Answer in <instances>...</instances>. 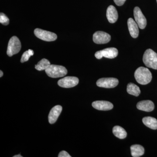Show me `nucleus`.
<instances>
[{
  "instance_id": "1",
  "label": "nucleus",
  "mask_w": 157,
  "mask_h": 157,
  "mask_svg": "<svg viewBox=\"0 0 157 157\" xmlns=\"http://www.w3.org/2000/svg\"><path fill=\"white\" fill-rule=\"evenodd\" d=\"M135 77L139 84L146 85L151 81L152 74L147 68L140 67L135 71Z\"/></svg>"
},
{
  "instance_id": "2",
  "label": "nucleus",
  "mask_w": 157,
  "mask_h": 157,
  "mask_svg": "<svg viewBox=\"0 0 157 157\" xmlns=\"http://www.w3.org/2000/svg\"><path fill=\"white\" fill-rule=\"evenodd\" d=\"M45 71L48 76L53 78L63 77L67 73V69L59 65H50Z\"/></svg>"
},
{
  "instance_id": "3",
  "label": "nucleus",
  "mask_w": 157,
  "mask_h": 157,
  "mask_svg": "<svg viewBox=\"0 0 157 157\" xmlns=\"http://www.w3.org/2000/svg\"><path fill=\"white\" fill-rule=\"evenodd\" d=\"M144 63L147 67L157 70V53L151 49L145 51L143 55Z\"/></svg>"
},
{
  "instance_id": "4",
  "label": "nucleus",
  "mask_w": 157,
  "mask_h": 157,
  "mask_svg": "<svg viewBox=\"0 0 157 157\" xmlns=\"http://www.w3.org/2000/svg\"><path fill=\"white\" fill-rule=\"evenodd\" d=\"M21 48V43L17 37L14 36L11 37L8 44L7 54L11 57L19 52Z\"/></svg>"
},
{
  "instance_id": "5",
  "label": "nucleus",
  "mask_w": 157,
  "mask_h": 157,
  "mask_svg": "<svg viewBox=\"0 0 157 157\" xmlns=\"http://www.w3.org/2000/svg\"><path fill=\"white\" fill-rule=\"evenodd\" d=\"M34 34L37 38L47 42L55 41L57 38V36L54 33L44 30L42 29H35Z\"/></svg>"
},
{
  "instance_id": "6",
  "label": "nucleus",
  "mask_w": 157,
  "mask_h": 157,
  "mask_svg": "<svg viewBox=\"0 0 157 157\" xmlns=\"http://www.w3.org/2000/svg\"><path fill=\"white\" fill-rule=\"evenodd\" d=\"M118 52L115 48H108L97 52L95 54L96 58L101 59L104 57L109 59H113L117 56Z\"/></svg>"
},
{
  "instance_id": "7",
  "label": "nucleus",
  "mask_w": 157,
  "mask_h": 157,
  "mask_svg": "<svg viewBox=\"0 0 157 157\" xmlns=\"http://www.w3.org/2000/svg\"><path fill=\"white\" fill-rule=\"evenodd\" d=\"M78 78L74 76H67L59 79L58 82L59 86L66 88L74 87L78 84Z\"/></svg>"
},
{
  "instance_id": "8",
  "label": "nucleus",
  "mask_w": 157,
  "mask_h": 157,
  "mask_svg": "<svg viewBox=\"0 0 157 157\" xmlns=\"http://www.w3.org/2000/svg\"><path fill=\"white\" fill-rule=\"evenodd\" d=\"M119 81L115 78H103L98 79L97 85L99 87L105 88H113L118 84Z\"/></svg>"
},
{
  "instance_id": "9",
  "label": "nucleus",
  "mask_w": 157,
  "mask_h": 157,
  "mask_svg": "<svg viewBox=\"0 0 157 157\" xmlns=\"http://www.w3.org/2000/svg\"><path fill=\"white\" fill-rule=\"evenodd\" d=\"M110 39V35L102 31L96 32L93 35V41L96 44H106L109 42Z\"/></svg>"
},
{
  "instance_id": "10",
  "label": "nucleus",
  "mask_w": 157,
  "mask_h": 157,
  "mask_svg": "<svg viewBox=\"0 0 157 157\" xmlns=\"http://www.w3.org/2000/svg\"><path fill=\"white\" fill-rule=\"evenodd\" d=\"M134 14L135 21L138 25L139 28L142 29L145 28L147 25L146 19L139 7L135 8Z\"/></svg>"
},
{
  "instance_id": "11",
  "label": "nucleus",
  "mask_w": 157,
  "mask_h": 157,
  "mask_svg": "<svg viewBox=\"0 0 157 157\" xmlns=\"http://www.w3.org/2000/svg\"><path fill=\"white\" fill-rule=\"evenodd\" d=\"M92 106L95 109L100 110H109L113 108V104L109 101H99L93 102Z\"/></svg>"
},
{
  "instance_id": "12",
  "label": "nucleus",
  "mask_w": 157,
  "mask_h": 157,
  "mask_svg": "<svg viewBox=\"0 0 157 157\" xmlns=\"http://www.w3.org/2000/svg\"><path fill=\"white\" fill-rule=\"evenodd\" d=\"M62 109L63 108L62 106L57 105L51 109L48 116V121L49 123L54 124L56 121L59 116L62 112Z\"/></svg>"
},
{
  "instance_id": "13",
  "label": "nucleus",
  "mask_w": 157,
  "mask_h": 157,
  "mask_svg": "<svg viewBox=\"0 0 157 157\" xmlns=\"http://www.w3.org/2000/svg\"><path fill=\"white\" fill-rule=\"evenodd\" d=\"M128 25L131 36L133 38H137L139 35V29L137 23L133 18H129L128 20Z\"/></svg>"
},
{
  "instance_id": "14",
  "label": "nucleus",
  "mask_w": 157,
  "mask_h": 157,
  "mask_svg": "<svg viewBox=\"0 0 157 157\" xmlns=\"http://www.w3.org/2000/svg\"><path fill=\"white\" fill-rule=\"evenodd\" d=\"M137 109L142 111L151 112L154 110L155 105L152 101L147 100L138 102L137 104Z\"/></svg>"
},
{
  "instance_id": "15",
  "label": "nucleus",
  "mask_w": 157,
  "mask_h": 157,
  "mask_svg": "<svg viewBox=\"0 0 157 157\" xmlns=\"http://www.w3.org/2000/svg\"><path fill=\"white\" fill-rule=\"evenodd\" d=\"M107 17L110 23H114L117 20L118 15L116 9L113 6H109L107 10Z\"/></svg>"
},
{
  "instance_id": "16",
  "label": "nucleus",
  "mask_w": 157,
  "mask_h": 157,
  "mask_svg": "<svg viewBox=\"0 0 157 157\" xmlns=\"http://www.w3.org/2000/svg\"><path fill=\"white\" fill-rule=\"evenodd\" d=\"M144 124L147 127L153 130L157 129V120L151 117H146L142 119Z\"/></svg>"
},
{
  "instance_id": "17",
  "label": "nucleus",
  "mask_w": 157,
  "mask_h": 157,
  "mask_svg": "<svg viewBox=\"0 0 157 157\" xmlns=\"http://www.w3.org/2000/svg\"><path fill=\"white\" fill-rule=\"evenodd\" d=\"M131 154L134 157H139L144 155V149L139 144H135L131 147Z\"/></svg>"
},
{
  "instance_id": "18",
  "label": "nucleus",
  "mask_w": 157,
  "mask_h": 157,
  "mask_svg": "<svg viewBox=\"0 0 157 157\" xmlns=\"http://www.w3.org/2000/svg\"><path fill=\"white\" fill-rule=\"evenodd\" d=\"M113 133L116 137L120 139H124L127 137V133L125 130L119 126H116L113 127Z\"/></svg>"
},
{
  "instance_id": "19",
  "label": "nucleus",
  "mask_w": 157,
  "mask_h": 157,
  "mask_svg": "<svg viewBox=\"0 0 157 157\" xmlns=\"http://www.w3.org/2000/svg\"><path fill=\"white\" fill-rule=\"evenodd\" d=\"M127 92L130 94L137 97L140 94V88L134 83H129L127 86Z\"/></svg>"
},
{
  "instance_id": "20",
  "label": "nucleus",
  "mask_w": 157,
  "mask_h": 157,
  "mask_svg": "<svg viewBox=\"0 0 157 157\" xmlns=\"http://www.w3.org/2000/svg\"><path fill=\"white\" fill-rule=\"evenodd\" d=\"M51 65L50 62L45 59H42L35 66V68L39 71L46 70Z\"/></svg>"
},
{
  "instance_id": "21",
  "label": "nucleus",
  "mask_w": 157,
  "mask_h": 157,
  "mask_svg": "<svg viewBox=\"0 0 157 157\" xmlns=\"http://www.w3.org/2000/svg\"><path fill=\"white\" fill-rule=\"evenodd\" d=\"M33 55V51L32 50V49H29L28 50L26 51L23 54L21 59V62L23 63L24 62L28 61L30 56H32Z\"/></svg>"
},
{
  "instance_id": "22",
  "label": "nucleus",
  "mask_w": 157,
  "mask_h": 157,
  "mask_svg": "<svg viewBox=\"0 0 157 157\" xmlns=\"http://www.w3.org/2000/svg\"><path fill=\"white\" fill-rule=\"evenodd\" d=\"M0 22L5 25H7L9 24V18L4 13H1L0 14Z\"/></svg>"
},
{
  "instance_id": "23",
  "label": "nucleus",
  "mask_w": 157,
  "mask_h": 157,
  "mask_svg": "<svg viewBox=\"0 0 157 157\" xmlns=\"http://www.w3.org/2000/svg\"><path fill=\"white\" fill-rule=\"evenodd\" d=\"M59 157H71V156L67 152V151H61L59 153Z\"/></svg>"
},
{
  "instance_id": "24",
  "label": "nucleus",
  "mask_w": 157,
  "mask_h": 157,
  "mask_svg": "<svg viewBox=\"0 0 157 157\" xmlns=\"http://www.w3.org/2000/svg\"><path fill=\"white\" fill-rule=\"evenodd\" d=\"M126 1V0H113L116 5L119 6H123Z\"/></svg>"
},
{
  "instance_id": "25",
  "label": "nucleus",
  "mask_w": 157,
  "mask_h": 157,
  "mask_svg": "<svg viewBox=\"0 0 157 157\" xmlns=\"http://www.w3.org/2000/svg\"><path fill=\"white\" fill-rule=\"evenodd\" d=\"M0 73H1V74H0V77H2L3 75V73L2 71H1H1H0Z\"/></svg>"
},
{
  "instance_id": "26",
  "label": "nucleus",
  "mask_w": 157,
  "mask_h": 157,
  "mask_svg": "<svg viewBox=\"0 0 157 157\" xmlns=\"http://www.w3.org/2000/svg\"><path fill=\"white\" fill-rule=\"evenodd\" d=\"M14 157H22V156L21 155H14Z\"/></svg>"
},
{
  "instance_id": "27",
  "label": "nucleus",
  "mask_w": 157,
  "mask_h": 157,
  "mask_svg": "<svg viewBox=\"0 0 157 157\" xmlns=\"http://www.w3.org/2000/svg\"></svg>"
}]
</instances>
